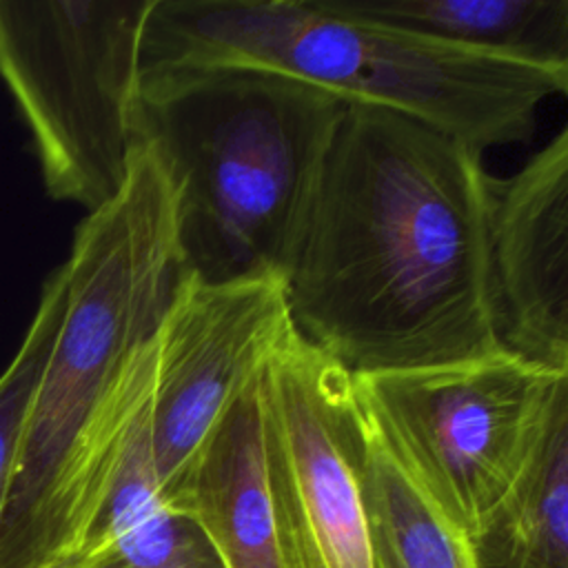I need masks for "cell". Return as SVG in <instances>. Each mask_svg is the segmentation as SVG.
Here are the masks:
<instances>
[{
	"instance_id": "5b68a950",
	"label": "cell",
	"mask_w": 568,
	"mask_h": 568,
	"mask_svg": "<svg viewBox=\"0 0 568 568\" xmlns=\"http://www.w3.org/2000/svg\"><path fill=\"white\" fill-rule=\"evenodd\" d=\"M155 0H0V80L47 195L93 213L142 142V51Z\"/></svg>"
},
{
	"instance_id": "277c9868",
	"label": "cell",
	"mask_w": 568,
	"mask_h": 568,
	"mask_svg": "<svg viewBox=\"0 0 568 568\" xmlns=\"http://www.w3.org/2000/svg\"><path fill=\"white\" fill-rule=\"evenodd\" d=\"M344 109L266 73L142 75V142L173 186L182 271L288 280Z\"/></svg>"
},
{
	"instance_id": "52a82bcc",
	"label": "cell",
	"mask_w": 568,
	"mask_h": 568,
	"mask_svg": "<svg viewBox=\"0 0 568 568\" xmlns=\"http://www.w3.org/2000/svg\"><path fill=\"white\" fill-rule=\"evenodd\" d=\"M260 410L282 566L371 568L351 373L293 326L260 373Z\"/></svg>"
},
{
	"instance_id": "8992f818",
	"label": "cell",
	"mask_w": 568,
	"mask_h": 568,
	"mask_svg": "<svg viewBox=\"0 0 568 568\" xmlns=\"http://www.w3.org/2000/svg\"><path fill=\"white\" fill-rule=\"evenodd\" d=\"M351 377L375 433L464 535L508 488L555 393L568 384V373L506 348L459 364Z\"/></svg>"
},
{
	"instance_id": "8fae6325",
	"label": "cell",
	"mask_w": 568,
	"mask_h": 568,
	"mask_svg": "<svg viewBox=\"0 0 568 568\" xmlns=\"http://www.w3.org/2000/svg\"><path fill=\"white\" fill-rule=\"evenodd\" d=\"M73 559L82 568H224L200 524L160 495L151 399L126 437L109 495Z\"/></svg>"
},
{
	"instance_id": "6da1fadb",
	"label": "cell",
	"mask_w": 568,
	"mask_h": 568,
	"mask_svg": "<svg viewBox=\"0 0 568 568\" xmlns=\"http://www.w3.org/2000/svg\"><path fill=\"white\" fill-rule=\"evenodd\" d=\"M493 202L479 149L393 111L346 106L286 280L295 331L351 375L504 351Z\"/></svg>"
},
{
	"instance_id": "5bb4252c",
	"label": "cell",
	"mask_w": 568,
	"mask_h": 568,
	"mask_svg": "<svg viewBox=\"0 0 568 568\" xmlns=\"http://www.w3.org/2000/svg\"><path fill=\"white\" fill-rule=\"evenodd\" d=\"M364 426L362 497L371 568H475L466 535L415 486L366 415Z\"/></svg>"
},
{
	"instance_id": "4fadbf2b",
	"label": "cell",
	"mask_w": 568,
	"mask_h": 568,
	"mask_svg": "<svg viewBox=\"0 0 568 568\" xmlns=\"http://www.w3.org/2000/svg\"><path fill=\"white\" fill-rule=\"evenodd\" d=\"M335 11L568 71V0H326Z\"/></svg>"
},
{
	"instance_id": "7a4b0ae2",
	"label": "cell",
	"mask_w": 568,
	"mask_h": 568,
	"mask_svg": "<svg viewBox=\"0 0 568 568\" xmlns=\"http://www.w3.org/2000/svg\"><path fill=\"white\" fill-rule=\"evenodd\" d=\"M60 268L62 311L18 444L0 568H53L80 555L151 399L182 257L173 186L146 142L120 193L75 226Z\"/></svg>"
},
{
	"instance_id": "7c38bea8",
	"label": "cell",
	"mask_w": 568,
	"mask_h": 568,
	"mask_svg": "<svg viewBox=\"0 0 568 568\" xmlns=\"http://www.w3.org/2000/svg\"><path fill=\"white\" fill-rule=\"evenodd\" d=\"M475 568H568V384L508 488L466 535Z\"/></svg>"
},
{
	"instance_id": "9a60e30c",
	"label": "cell",
	"mask_w": 568,
	"mask_h": 568,
	"mask_svg": "<svg viewBox=\"0 0 568 568\" xmlns=\"http://www.w3.org/2000/svg\"><path fill=\"white\" fill-rule=\"evenodd\" d=\"M62 295L64 277L62 268L55 266L40 288L38 306L18 348L0 371V519L9 493L27 408L60 320Z\"/></svg>"
},
{
	"instance_id": "2e32d148",
	"label": "cell",
	"mask_w": 568,
	"mask_h": 568,
	"mask_svg": "<svg viewBox=\"0 0 568 568\" xmlns=\"http://www.w3.org/2000/svg\"><path fill=\"white\" fill-rule=\"evenodd\" d=\"M53 568H82L75 559H71V561H67V564H60V566H53Z\"/></svg>"
},
{
	"instance_id": "ba28073f",
	"label": "cell",
	"mask_w": 568,
	"mask_h": 568,
	"mask_svg": "<svg viewBox=\"0 0 568 568\" xmlns=\"http://www.w3.org/2000/svg\"><path fill=\"white\" fill-rule=\"evenodd\" d=\"M293 328L286 280L204 282L182 271L155 339L151 453L173 506L226 410L260 377Z\"/></svg>"
},
{
	"instance_id": "9c48e42d",
	"label": "cell",
	"mask_w": 568,
	"mask_h": 568,
	"mask_svg": "<svg viewBox=\"0 0 568 568\" xmlns=\"http://www.w3.org/2000/svg\"><path fill=\"white\" fill-rule=\"evenodd\" d=\"M493 295L501 346L568 373V129L495 178Z\"/></svg>"
},
{
	"instance_id": "30bf717a",
	"label": "cell",
	"mask_w": 568,
	"mask_h": 568,
	"mask_svg": "<svg viewBox=\"0 0 568 568\" xmlns=\"http://www.w3.org/2000/svg\"><path fill=\"white\" fill-rule=\"evenodd\" d=\"M173 508L200 524L224 568H284L264 468L260 377L209 435Z\"/></svg>"
},
{
	"instance_id": "3957f363",
	"label": "cell",
	"mask_w": 568,
	"mask_h": 568,
	"mask_svg": "<svg viewBox=\"0 0 568 568\" xmlns=\"http://www.w3.org/2000/svg\"><path fill=\"white\" fill-rule=\"evenodd\" d=\"M251 71L399 113L479 151L532 135L568 71L355 18L326 0H155L142 75Z\"/></svg>"
}]
</instances>
